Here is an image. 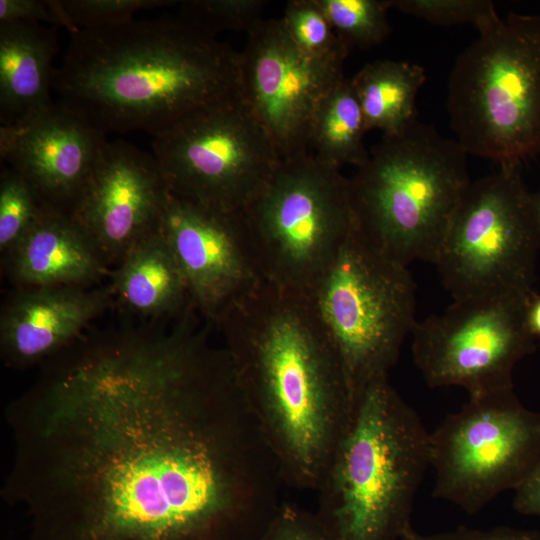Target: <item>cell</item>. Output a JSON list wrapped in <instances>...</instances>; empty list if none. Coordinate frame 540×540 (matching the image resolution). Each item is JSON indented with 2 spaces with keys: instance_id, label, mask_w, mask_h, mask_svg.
Segmentation results:
<instances>
[{
  "instance_id": "cell-19",
  "label": "cell",
  "mask_w": 540,
  "mask_h": 540,
  "mask_svg": "<svg viewBox=\"0 0 540 540\" xmlns=\"http://www.w3.org/2000/svg\"><path fill=\"white\" fill-rule=\"evenodd\" d=\"M57 53L55 34L40 23L0 24V126L49 109Z\"/></svg>"
},
{
  "instance_id": "cell-8",
  "label": "cell",
  "mask_w": 540,
  "mask_h": 540,
  "mask_svg": "<svg viewBox=\"0 0 540 540\" xmlns=\"http://www.w3.org/2000/svg\"><path fill=\"white\" fill-rule=\"evenodd\" d=\"M242 211L264 280L306 293L355 227L349 178L312 153L281 161Z\"/></svg>"
},
{
  "instance_id": "cell-24",
  "label": "cell",
  "mask_w": 540,
  "mask_h": 540,
  "mask_svg": "<svg viewBox=\"0 0 540 540\" xmlns=\"http://www.w3.org/2000/svg\"><path fill=\"white\" fill-rule=\"evenodd\" d=\"M280 20L290 38L304 53L344 62L349 49L334 31L317 0L288 1Z\"/></svg>"
},
{
  "instance_id": "cell-11",
  "label": "cell",
  "mask_w": 540,
  "mask_h": 540,
  "mask_svg": "<svg viewBox=\"0 0 540 540\" xmlns=\"http://www.w3.org/2000/svg\"><path fill=\"white\" fill-rule=\"evenodd\" d=\"M152 149L172 194L231 210H243L281 162L241 99L201 110L155 135Z\"/></svg>"
},
{
  "instance_id": "cell-30",
  "label": "cell",
  "mask_w": 540,
  "mask_h": 540,
  "mask_svg": "<svg viewBox=\"0 0 540 540\" xmlns=\"http://www.w3.org/2000/svg\"><path fill=\"white\" fill-rule=\"evenodd\" d=\"M399 540H540V533L536 530L520 529L509 526H498L490 529H476L465 526L457 529L424 534L411 525Z\"/></svg>"
},
{
  "instance_id": "cell-6",
  "label": "cell",
  "mask_w": 540,
  "mask_h": 540,
  "mask_svg": "<svg viewBox=\"0 0 540 540\" xmlns=\"http://www.w3.org/2000/svg\"><path fill=\"white\" fill-rule=\"evenodd\" d=\"M456 58L447 111L467 154L521 167L540 154V15L510 12Z\"/></svg>"
},
{
  "instance_id": "cell-21",
  "label": "cell",
  "mask_w": 540,
  "mask_h": 540,
  "mask_svg": "<svg viewBox=\"0 0 540 540\" xmlns=\"http://www.w3.org/2000/svg\"><path fill=\"white\" fill-rule=\"evenodd\" d=\"M351 80L367 131L379 129L383 135H393L416 119V96L426 81L422 66L376 60L366 64Z\"/></svg>"
},
{
  "instance_id": "cell-16",
  "label": "cell",
  "mask_w": 540,
  "mask_h": 540,
  "mask_svg": "<svg viewBox=\"0 0 540 540\" xmlns=\"http://www.w3.org/2000/svg\"><path fill=\"white\" fill-rule=\"evenodd\" d=\"M108 141L61 104L0 126V159L33 188L43 205L70 212Z\"/></svg>"
},
{
  "instance_id": "cell-3",
  "label": "cell",
  "mask_w": 540,
  "mask_h": 540,
  "mask_svg": "<svg viewBox=\"0 0 540 540\" xmlns=\"http://www.w3.org/2000/svg\"><path fill=\"white\" fill-rule=\"evenodd\" d=\"M239 85V52L178 15L71 34L52 89L105 134L155 136L240 99Z\"/></svg>"
},
{
  "instance_id": "cell-29",
  "label": "cell",
  "mask_w": 540,
  "mask_h": 540,
  "mask_svg": "<svg viewBox=\"0 0 540 540\" xmlns=\"http://www.w3.org/2000/svg\"><path fill=\"white\" fill-rule=\"evenodd\" d=\"M259 540H328L314 512L283 502Z\"/></svg>"
},
{
  "instance_id": "cell-26",
  "label": "cell",
  "mask_w": 540,
  "mask_h": 540,
  "mask_svg": "<svg viewBox=\"0 0 540 540\" xmlns=\"http://www.w3.org/2000/svg\"><path fill=\"white\" fill-rule=\"evenodd\" d=\"M61 27L71 34L118 26L133 20L140 10L175 3L166 0H61L52 1Z\"/></svg>"
},
{
  "instance_id": "cell-33",
  "label": "cell",
  "mask_w": 540,
  "mask_h": 540,
  "mask_svg": "<svg viewBox=\"0 0 540 540\" xmlns=\"http://www.w3.org/2000/svg\"><path fill=\"white\" fill-rule=\"evenodd\" d=\"M527 325L536 340L540 339V295L535 294L527 310Z\"/></svg>"
},
{
  "instance_id": "cell-22",
  "label": "cell",
  "mask_w": 540,
  "mask_h": 540,
  "mask_svg": "<svg viewBox=\"0 0 540 540\" xmlns=\"http://www.w3.org/2000/svg\"><path fill=\"white\" fill-rule=\"evenodd\" d=\"M367 132L351 78H344L320 101L311 126L310 153L341 169L362 166L369 157L364 144Z\"/></svg>"
},
{
  "instance_id": "cell-17",
  "label": "cell",
  "mask_w": 540,
  "mask_h": 540,
  "mask_svg": "<svg viewBox=\"0 0 540 540\" xmlns=\"http://www.w3.org/2000/svg\"><path fill=\"white\" fill-rule=\"evenodd\" d=\"M112 306L110 284L15 288L1 307V360L16 370L42 365L79 340Z\"/></svg>"
},
{
  "instance_id": "cell-7",
  "label": "cell",
  "mask_w": 540,
  "mask_h": 540,
  "mask_svg": "<svg viewBox=\"0 0 540 540\" xmlns=\"http://www.w3.org/2000/svg\"><path fill=\"white\" fill-rule=\"evenodd\" d=\"M412 275L354 230L308 292L341 360L353 403L388 377L415 324Z\"/></svg>"
},
{
  "instance_id": "cell-12",
  "label": "cell",
  "mask_w": 540,
  "mask_h": 540,
  "mask_svg": "<svg viewBox=\"0 0 540 540\" xmlns=\"http://www.w3.org/2000/svg\"><path fill=\"white\" fill-rule=\"evenodd\" d=\"M535 294L455 299L443 313L417 321L412 355L426 384L459 386L469 397L514 389L515 366L537 349L527 325Z\"/></svg>"
},
{
  "instance_id": "cell-34",
  "label": "cell",
  "mask_w": 540,
  "mask_h": 540,
  "mask_svg": "<svg viewBox=\"0 0 540 540\" xmlns=\"http://www.w3.org/2000/svg\"><path fill=\"white\" fill-rule=\"evenodd\" d=\"M531 203L534 216L540 231V191L536 193H531Z\"/></svg>"
},
{
  "instance_id": "cell-9",
  "label": "cell",
  "mask_w": 540,
  "mask_h": 540,
  "mask_svg": "<svg viewBox=\"0 0 540 540\" xmlns=\"http://www.w3.org/2000/svg\"><path fill=\"white\" fill-rule=\"evenodd\" d=\"M540 231L521 167L471 182L438 251L436 265L455 299L534 293Z\"/></svg>"
},
{
  "instance_id": "cell-25",
  "label": "cell",
  "mask_w": 540,
  "mask_h": 540,
  "mask_svg": "<svg viewBox=\"0 0 540 540\" xmlns=\"http://www.w3.org/2000/svg\"><path fill=\"white\" fill-rule=\"evenodd\" d=\"M43 204L30 184L14 169L1 165L0 252L8 253L34 224Z\"/></svg>"
},
{
  "instance_id": "cell-20",
  "label": "cell",
  "mask_w": 540,
  "mask_h": 540,
  "mask_svg": "<svg viewBox=\"0 0 540 540\" xmlns=\"http://www.w3.org/2000/svg\"><path fill=\"white\" fill-rule=\"evenodd\" d=\"M110 277L114 305L130 316L146 321L174 319L191 303L161 227L137 242Z\"/></svg>"
},
{
  "instance_id": "cell-28",
  "label": "cell",
  "mask_w": 540,
  "mask_h": 540,
  "mask_svg": "<svg viewBox=\"0 0 540 540\" xmlns=\"http://www.w3.org/2000/svg\"><path fill=\"white\" fill-rule=\"evenodd\" d=\"M391 8L432 24L452 26L473 24L477 30L499 14L489 0H389Z\"/></svg>"
},
{
  "instance_id": "cell-1",
  "label": "cell",
  "mask_w": 540,
  "mask_h": 540,
  "mask_svg": "<svg viewBox=\"0 0 540 540\" xmlns=\"http://www.w3.org/2000/svg\"><path fill=\"white\" fill-rule=\"evenodd\" d=\"M84 334L5 409L25 540H259L278 462L193 310Z\"/></svg>"
},
{
  "instance_id": "cell-14",
  "label": "cell",
  "mask_w": 540,
  "mask_h": 540,
  "mask_svg": "<svg viewBox=\"0 0 540 540\" xmlns=\"http://www.w3.org/2000/svg\"><path fill=\"white\" fill-rule=\"evenodd\" d=\"M161 231L182 270L192 305L213 326L227 308L265 281L242 210L169 191Z\"/></svg>"
},
{
  "instance_id": "cell-15",
  "label": "cell",
  "mask_w": 540,
  "mask_h": 540,
  "mask_svg": "<svg viewBox=\"0 0 540 540\" xmlns=\"http://www.w3.org/2000/svg\"><path fill=\"white\" fill-rule=\"evenodd\" d=\"M169 189L154 155L108 142L71 211L109 267L161 227Z\"/></svg>"
},
{
  "instance_id": "cell-5",
  "label": "cell",
  "mask_w": 540,
  "mask_h": 540,
  "mask_svg": "<svg viewBox=\"0 0 540 540\" xmlns=\"http://www.w3.org/2000/svg\"><path fill=\"white\" fill-rule=\"evenodd\" d=\"M467 155L456 139L417 119L383 135L349 178L355 229L405 266L434 264L471 183Z\"/></svg>"
},
{
  "instance_id": "cell-18",
  "label": "cell",
  "mask_w": 540,
  "mask_h": 540,
  "mask_svg": "<svg viewBox=\"0 0 540 540\" xmlns=\"http://www.w3.org/2000/svg\"><path fill=\"white\" fill-rule=\"evenodd\" d=\"M4 265L15 288L95 286L112 273L73 216L46 205Z\"/></svg>"
},
{
  "instance_id": "cell-31",
  "label": "cell",
  "mask_w": 540,
  "mask_h": 540,
  "mask_svg": "<svg viewBox=\"0 0 540 540\" xmlns=\"http://www.w3.org/2000/svg\"><path fill=\"white\" fill-rule=\"evenodd\" d=\"M14 22H45L61 26L52 1L0 0V24Z\"/></svg>"
},
{
  "instance_id": "cell-10",
  "label": "cell",
  "mask_w": 540,
  "mask_h": 540,
  "mask_svg": "<svg viewBox=\"0 0 540 540\" xmlns=\"http://www.w3.org/2000/svg\"><path fill=\"white\" fill-rule=\"evenodd\" d=\"M540 458V412L514 389L469 397L430 433L433 497L468 514L515 490Z\"/></svg>"
},
{
  "instance_id": "cell-32",
  "label": "cell",
  "mask_w": 540,
  "mask_h": 540,
  "mask_svg": "<svg viewBox=\"0 0 540 540\" xmlns=\"http://www.w3.org/2000/svg\"><path fill=\"white\" fill-rule=\"evenodd\" d=\"M514 492L513 508L516 512L540 516V458Z\"/></svg>"
},
{
  "instance_id": "cell-27",
  "label": "cell",
  "mask_w": 540,
  "mask_h": 540,
  "mask_svg": "<svg viewBox=\"0 0 540 540\" xmlns=\"http://www.w3.org/2000/svg\"><path fill=\"white\" fill-rule=\"evenodd\" d=\"M263 0H189L180 4L179 15L211 35L225 30L247 34L262 20Z\"/></svg>"
},
{
  "instance_id": "cell-2",
  "label": "cell",
  "mask_w": 540,
  "mask_h": 540,
  "mask_svg": "<svg viewBox=\"0 0 540 540\" xmlns=\"http://www.w3.org/2000/svg\"><path fill=\"white\" fill-rule=\"evenodd\" d=\"M215 327L285 485L316 491L353 400L312 298L264 281Z\"/></svg>"
},
{
  "instance_id": "cell-23",
  "label": "cell",
  "mask_w": 540,
  "mask_h": 540,
  "mask_svg": "<svg viewBox=\"0 0 540 540\" xmlns=\"http://www.w3.org/2000/svg\"><path fill=\"white\" fill-rule=\"evenodd\" d=\"M340 40L368 49L381 44L391 31L389 0H317Z\"/></svg>"
},
{
  "instance_id": "cell-4",
  "label": "cell",
  "mask_w": 540,
  "mask_h": 540,
  "mask_svg": "<svg viewBox=\"0 0 540 540\" xmlns=\"http://www.w3.org/2000/svg\"><path fill=\"white\" fill-rule=\"evenodd\" d=\"M430 466V432L384 377L355 399L316 490L328 540H399Z\"/></svg>"
},
{
  "instance_id": "cell-13",
  "label": "cell",
  "mask_w": 540,
  "mask_h": 540,
  "mask_svg": "<svg viewBox=\"0 0 540 540\" xmlns=\"http://www.w3.org/2000/svg\"><path fill=\"white\" fill-rule=\"evenodd\" d=\"M240 99L281 161L310 153L315 111L344 77L343 62L300 50L280 19H262L239 52Z\"/></svg>"
}]
</instances>
